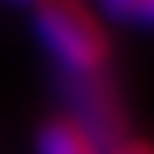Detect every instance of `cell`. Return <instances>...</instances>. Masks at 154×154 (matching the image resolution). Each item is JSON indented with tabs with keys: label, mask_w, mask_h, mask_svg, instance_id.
Listing matches in <instances>:
<instances>
[{
	"label": "cell",
	"mask_w": 154,
	"mask_h": 154,
	"mask_svg": "<svg viewBox=\"0 0 154 154\" xmlns=\"http://www.w3.org/2000/svg\"><path fill=\"white\" fill-rule=\"evenodd\" d=\"M110 154H154V147L150 143H140V140H125V143H118Z\"/></svg>",
	"instance_id": "277c9868"
},
{
	"label": "cell",
	"mask_w": 154,
	"mask_h": 154,
	"mask_svg": "<svg viewBox=\"0 0 154 154\" xmlns=\"http://www.w3.org/2000/svg\"><path fill=\"white\" fill-rule=\"evenodd\" d=\"M37 154H106V150L77 121H70L66 114H55L37 128Z\"/></svg>",
	"instance_id": "7a4b0ae2"
},
{
	"label": "cell",
	"mask_w": 154,
	"mask_h": 154,
	"mask_svg": "<svg viewBox=\"0 0 154 154\" xmlns=\"http://www.w3.org/2000/svg\"><path fill=\"white\" fill-rule=\"evenodd\" d=\"M29 22L55 59V77H110V33L95 11L70 0H48L29 11Z\"/></svg>",
	"instance_id": "6da1fadb"
},
{
	"label": "cell",
	"mask_w": 154,
	"mask_h": 154,
	"mask_svg": "<svg viewBox=\"0 0 154 154\" xmlns=\"http://www.w3.org/2000/svg\"><path fill=\"white\" fill-rule=\"evenodd\" d=\"M106 18L121 26H143V29H154V0H114V4L103 8Z\"/></svg>",
	"instance_id": "3957f363"
}]
</instances>
